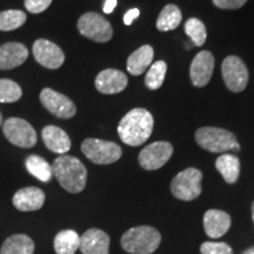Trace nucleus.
Listing matches in <instances>:
<instances>
[{"label": "nucleus", "instance_id": "1", "mask_svg": "<svg viewBox=\"0 0 254 254\" xmlns=\"http://www.w3.org/2000/svg\"><path fill=\"white\" fill-rule=\"evenodd\" d=\"M153 116L145 109H133L120 120L118 134L128 146H140L153 132Z\"/></svg>", "mask_w": 254, "mask_h": 254}, {"label": "nucleus", "instance_id": "2", "mask_svg": "<svg viewBox=\"0 0 254 254\" xmlns=\"http://www.w3.org/2000/svg\"><path fill=\"white\" fill-rule=\"evenodd\" d=\"M53 176L64 190L69 193H79L85 189L87 182V170L78 158L63 154L53 161Z\"/></svg>", "mask_w": 254, "mask_h": 254}, {"label": "nucleus", "instance_id": "3", "mask_svg": "<svg viewBox=\"0 0 254 254\" xmlns=\"http://www.w3.org/2000/svg\"><path fill=\"white\" fill-rule=\"evenodd\" d=\"M161 236L151 226L129 228L122 237V247L129 254H151L160 245Z\"/></svg>", "mask_w": 254, "mask_h": 254}, {"label": "nucleus", "instance_id": "4", "mask_svg": "<svg viewBox=\"0 0 254 254\" xmlns=\"http://www.w3.org/2000/svg\"><path fill=\"white\" fill-rule=\"evenodd\" d=\"M195 140L200 147L212 153L240 150L237 136L227 129L218 127H201L195 132Z\"/></svg>", "mask_w": 254, "mask_h": 254}, {"label": "nucleus", "instance_id": "5", "mask_svg": "<svg viewBox=\"0 0 254 254\" xmlns=\"http://www.w3.org/2000/svg\"><path fill=\"white\" fill-rule=\"evenodd\" d=\"M81 152L88 160L97 165H110L118 161L123 151L116 142L88 138L82 141Z\"/></svg>", "mask_w": 254, "mask_h": 254}, {"label": "nucleus", "instance_id": "6", "mask_svg": "<svg viewBox=\"0 0 254 254\" xmlns=\"http://www.w3.org/2000/svg\"><path fill=\"white\" fill-rule=\"evenodd\" d=\"M202 173L196 168H186L178 173L171 183V192L177 199L184 201L194 200L201 194Z\"/></svg>", "mask_w": 254, "mask_h": 254}, {"label": "nucleus", "instance_id": "7", "mask_svg": "<svg viewBox=\"0 0 254 254\" xmlns=\"http://www.w3.org/2000/svg\"><path fill=\"white\" fill-rule=\"evenodd\" d=\"M78 30L81 36L97 43H107L113 36L110 21L95 12H87L79 18Z\"/></svg>", "mask_w": 254, "mask_h": 254}, {"label": "nucleus", "instance_id": "8", "mask_svg": "<svg viewBox=\"0 0 254 254\" xmlns=\"http://www.w3.org/2000/svg\"><path fill=\"white\" fill-rule=\"evenodd\" d=\"M5 138L21 148H31L37 144V133L33 126L21 118H9L2 126Z\"/></svg>", "mask_w": 254, "mask_h": 254}, {"label": "nucleus", "instance_id": "9", "mask_svg": "<svg viewBox=\"0 0 254 254\" xmlns=\"http://www.w3.org/2000/svg\"><path fill=\"white\" fill-rule=\"evenodd\" d=\"M222 78L227 88L234 93L243 92L249 82V69L239 57L230 56L221 65Z\"/></svg>", "mask_w": 254, "mask_h": 254}, {"label": "nucleus", "instance_id": "10", "mask_svg": "<svg viewBox=\"0 0 254 254\" xmlns=\"http://www.w3.org/2000/svg\"><path fill=\"white\" fill-rule=\"evenodd\" d=\"M40 103L50 113L60 119H69L77 113V107L69 98L49 87L41 91Z\"/></svg>", "mask_w": 254, "mask_h": 254}, {"label": "nucleus", "instance_id": "11", "mask_svg": "<svg viewBox=\"0 0 254 254\" xmlns=\"http://www.w3.org/2000/svg\"><path fill=\"white\" fill-rule=\"evenodd\" d=\"M173 154V146L167 141H155L146 146L139 154V164L147 171H155L164 166Z\"/></svg>", "mask_w": 254, "mask_h": 254}, {"label": "nucleus", "instance_id": "12", "mask_svg": "<svg viewBox=\"0 0 254 254\" xmlns=\"http://www.w3.org/2000/svg\"><path fill=\"white\" fill-rule=\"evenodd\" d=\"M32 52L38 64L50 69L59 68L65 62V55L63 50L57 44L46 39H38L34 41Z\"/></svg>", "mask_w": 254, "mask_h": 254}, {"label": "nucleus", "instance_id": "13", "mask_svg": "<svg viewBox=\"0 0 254 254\" xmlns=\"http://www.w3.org/2000/svg\"><path fill=\"white\" fill-rule=\"evenodd\" d=\"M214 69V57L208 51H201L194 57L190 67V80L196 87H204L211 80Z\"/></svg>", "mask_w": 254, "mask_h": 254}, {"label": "nucleus", "instance_id": "14", "mask_svg": "<svg viewBox=\"0 0 254 254\" xmlns=\"http://www.w3.org/2000/svg\"><path fill=\"white\" fill-rule=\"evenodd\" d=\"M127 75L122 71L107 68L101 71L95 78V88L104 94L120 93L127 86Z\"/></svg>", "mask_w": 254, "mask_h": 254}, {"label": "nucleus", "instance_id": "15", "mask_svg": "<svg viewBox=\"0 0 254 254\" xmlns=\"http://www.w3.org/2000/svg\"><path fill=\"white\" fill-rule=\"evenodd\" d=\"M82 254H110V237L99 228H90L80 237Z\"/></svg>", "mask_w": 254, "mask_h": 254}, {"label": "nucleus", "instance_id": "16", "mask_svg": "<svg viewBox=\"0 0 254 254\" xmlns=\"http://www.w3.org/2000/svg\"><path fill=\"white\" fill-rule=\"evenodd\" d=\"M45 202V193L38 187H24L13 195V205L18 211H38Z\"/></svg>", "mask_w": 254, "mask_h": 254}, {"label": "nucleus", "instance_id": "17", "mask_svg": "<svg viewBox=\"0 0 254 254\" xmlns=\"http://www.w3.org/2000/svg\"><path fill=\"white\" fill-rule=\"evenodd\" d=\"M28 58V50L20 43H6L0 46V69L19 67Z\"/></svg>", "mask_w": 254, "mask_h": 254}, {"label": "nucleus", "instance_id": "18", "mask_svg": "<svg viewBox=\"0 0 254 254\" xmlns=\"http://www.w3.org/2000/svg\"><path fill=\"white\" fill-rule=\"evenodd\" d=\"M41 138L46 147L57 154H66L71 150V139L67 133L55 125L44 127Z\"/></svg>", "mask_w": 254, "mask_h": 254}, {"label": "nucleus", "instance_id": "19", "mask_svg": "<svg viewBox=\"0 0 254 254\" xmlns=\"http://www.w3.org/2000/svg\"><path fill=\"white\" fill-rule=\"evenodd\" d=\"M231 227V217L220 209H208L204 215V228L209 238L218 239Z\"/></svg>", "mask_w": 254, "mask_h": 254}, {"label": "nucleus", "instance_id": "20", "mask_svg": "<svg viewBox=\"0 0 254 254\" xmlns=\"http://www.w3.org/2000/svg\"><path fill=\"white\" fill-rule=\"evenodd\" d=\"M154 51L151 45H144L134 51L127 59V71L133 75H140L153 63Z\"/></svg>", "mask_w": 254, "mask_h": 254}, {"label": "nucleus", "instance_id": "21", "mask_svg": "<svg viewBox=\"0 0 254 254\" xmlns=\"http://www.w3.org/2000/svg\"><path fill=\"white\" fill-rule=\"evenodd\" d=\"M34 243L26 234H13L4 241L0 254H33Z\"/></svg>", "mask_w": 254, "mask_h": 254}, {"label": "nucleus", "instance_id": "22", "mask_svg": "<svg viewBox=\"0 0 254 254\" xmlns=\"http://www.w3.org/2000/svg\"><path fill=\"white\" fill-rule=\"evenodd\" d=\"M215 167L227 184H234L240 174V161L234 154H222L215 161Z\"/></svg>", "mask_w": 254, "mask_h": 254}, {"label": "nucleus", "instance_id": "23", "mask_svg": "<svg viewBox=\"0 0 254 254\" xmlns=\"http://www.w3.org/2000/svg\"><path fill=\"white\" fill-rule=\"evenodd\" d=\"M80 246V236L73 230H64L55 238L57 254H74Z\"/></svg>", "mask_w": 254, "mask_h": 254}, {"label": "nucleus", "instance_id": "24", "mask_svg": "<svg viewBox=\"0 0 254 254\" xmlns=\"http://www.w3.org/2000/svg\"><path fill=\"white\" fill-rule=\"evenodd\" d=\"M182 11L179 7L173 4L166 5L163 8V11L159 14L157 20V28L161 32H167L176 30L182 23Z\"/></svg>", "mask_w": 254, "mask_h": 254}, {"label": "nucleus", "instance_id": "25", "mask_svg": "<svg viewBox=\"0 0 254 254\" xmlns=\"http://www.w3.org/2000/svg\"><path fill=\"white\" fill-rule=\"evenodd\" d=\"M26 168L32 176L36 177L40 182L47 183L52 179L53 172L52 166L47 163L44 158L39 157V155L32 154L26 159Z\"/></svg>", "mask_w": 254, "mask_h": 254}, {"label": "nucleus", "instance_id": "26", "mask_svg": "<svg viewBox=\"0 0 254 254\" xmlns=\"http://www.w3.org/2000/svg\"><path fill=\"white\" fill-rule=\"evenodd\" d=\"M26 13L20 9H7L0 12V31H14L26 21Z\"/></svg>", "mask_w": 254, "mask_h": 254}, {"label": "nucleus", "instance_id": "27", "mask_svg": "<svg viewBox=\"0 0 254 254\" xmlns=\"http://www.w3.org/2000/svg\"><path fill=\"white\" fill-rule=\"evenodd\" d=\"M167 72V65L163 60H159L157 63H153V65L150 66L145 77V85L146 87L154 91L161 87L164 84L165 75Z\"/></svg>", "mask_w": 254, "mask_h": 254}, {"label": "nucleus", "instance_id": "28", "mask_svg": "<svg viewBox=\"0 0 254 254\" xmlns=\"http://www.w3.org/2000/svg\"><path fill=\"white\" fill-rule=\"evenodd\" d=\"M185 32L195 46H202L205 44L207 32H206V27L201 20L196 18L189 19L185 24Z\"/></svg>", "mask_w": 254, "mask_h": 254}, {"label": "nucleus", "instance_id": "29", "mask_svg": "<svg viewBox=\"0 0 254 254\" xmlns=\"http://www.w3.org/2000/svg\"><path fill=\"white\" fill-rule=\"evenodd\" d=\"M23 95L21 87L11 79H0V103H15Z\"/></svg>", "mask_w": 254, "mask_h": 254}, {"label": "nucleus", "instance_id": "30", "mask_svg": "<svg viewBox=\"0 0 254 254\" xmlns=\"http://www.w3.org/2000/svg\"><path fill=\"white\" fill-rule=\"evenodd\" d=\"M201 254H233V250L226 243H212L206 241L200 246Z\"/></svg>", "mask_w": 254, "mask_h": 254}, {"label": "nucleus", "instance_id": "31", "mask_svg": "<svg viewBox=\"0 0 254 254\" xmlns=\"http://www.w3.org/2000/svg\"><path fill=\"white\" fill-rule=\"evenodd\" d=\"M52 0H25V7L30 13L38 14L50 7Z\"/></svg>", "mask_w": 254, "mask_h": 254}, {"label": "nucleus", "instance_id": "32", "mask_svg": "<svg viewBox=\"0 0 254 254\" xmlns=\"http://www.w3.org/2000/svg\"><path fill=\"white\" fill-rule=\"evenodd\" d=\"M214 5L222 9H238L246 4L247 0H213Z\"/></svg>", "mask_w": 254, "mask_h": 254}, {"label": "nucleus", "instance_id": "33", "mask_svg": "<svg viewBox=\"0 0 254 254\" xmlns=\"http://www.w3.org/2000/svg\"><path fill=\"white\" fill-rule=\"evenodd\" d=\"M139 14H140V12H139L138 8L129 9V11H127L125 15H124V23H125L127 26H129V25L133 23V20L139 17Z\"/></svg>", "mask_w": 254, "mask_h": 254}, {"label": "nucleus", "instance_id": "34", "mask_svg": "<svg viewBox=\"0 0 254 254\" xmlns=\"http://www.w3.org/2000/svg\"><path fill=\"white\" fill-rule=\"evenodd\" d=\"M117 2H118L117 0H106V1H105V4H104V7H103L104 13H106V14L112 13L113 9L116 8Z\"/></svg>", "mask_w": 254, "mask_h": 254}, {"label": "nucleus", "instance_id": "35", "mask_svg": "<svg viewBox=\"0 0 254 254\" xmlns=\"http://www.w3.org/2000/svg\"><path fill=\"white\" fill-rule=\"evenodd\" d=\"M244 254H254V251L247 250V251H245V252H244Z\"/></svg>", "mask_w": 254, "mask_h": 254}, {"label": "nucleus", "instance_id": "36", "mask_svg": "<svg viewBox=\"0 0 254 254\" xmlns=\"http://www.w3.org/2000/svg\"><path fill=\"white\" fill-rule=\"evenodd\" d=\"M252 218H253V221H254V202L252 205Z\"/></svg>", "mask_w": 254, "mask_h": 254}, {"label": "nucleus", "instance_id": "37", "mask_svg": "<svg viewBox=\"0 0 254 254\" xmlns=\"http://www.w3.org/2000/svg\"><path fill=\"white\" fill-rule=\"evenodd\" d=\"M1 123H2V116L1 113H0V125H1Z\"/></svg>", "mask_w": 254, "mask_h": 254}, {"label": "nucleus", "instance_id": "38", "mask_svg": "<svg viewBox=\"0 0 254 254\" xmlns=\"http://www.w3.org/2000/svg\"><path fill=\"white\" fill-rule=\"evenodd\" d=\"M250 250H252V251H254V247H252V249H250Z\"/></svg>", "mask_w": 254, "mask_h": 254}]
</instances>
